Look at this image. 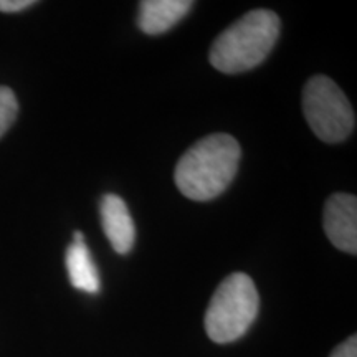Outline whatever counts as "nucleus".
I'll use <instances>...</instances> for the list:
<instances>
[{
    "label": "nucleus",
    "instance_id": "39448f33",
    "mask_svg": "<svg viewBox=\"0 0 357 357\" xmlns=\"http://www.w3.org/2000/svg\"><path fill=\"white\" fill-rule=\"evenodd\" d=\"M324 231L329 242L341 252L357 253V199L351 194L331 195L326 202Z\"/></svg>",
    "mask_w": 357,
    "mask_h": 357
},
{
    "label": "nucleus",
    "instance_id": "6e6552de",
    "mask_svg": "<svg viewBox=\"0 0 357 357\" xmlns=\"http://www.w3.org/2000/svg\"><path fill=\"white\" fill-rule=\"evenodd\" d=\"M66 270L71 284L77 289L86 293H98L101 289L100 276L84 242H73L66 250Z\"/></svg>",
    "mask_w": 357,
    "mask_h": 357
},
{
    "label": "nucleus",
    "instance_id": "423d86ee",
    "mask_svg": "<svg viewBox=\"0 0 357 357\" xmlns=\"http://www.w3.org/2000/svg\"><path fill=\"white\" fill-rule=\"evenodd\" d=\"M102 230L113 245L114 252L119 255H126L134 247L136 240V227L132 217L128 211V205L116 194H106L101 199L100 205Z\"/></svg>",
    "mask_w": 357,
    "mask_h": 357
},
{
    "label": "nucleus",
    "instance_id": "9b49d317",
    "mask_svg": "<svg viewBox=\"0 0 357 357\" xmlns=\"http://www.w3.org/2000/svg\"><path fill=\"white\" fill-rule=\"evenodd\" d=\"M33 0H0V12H20L33 6Z\"/></svg>",
    "mask_w": 357,
    "mask_h": 357
},
{
    "label": "nucleus",
    "instance_id": "f257e3e1",
    "mask_svg": "<svg viewBox=\"0 0 357 357\" xmlns=\"http://www.w3.org/2000/svg\"><path fill=\"white\" fill-rule=\"evenodd\" d=\"M240 155V144L229 134H212L195 142L176 166L178 192L195 202L215 199L234 181Z\"/></svg>",
    "mask_w": 357,
    "mask_h": 357
},
{
    "label": "nucleus",
    "instance_id": "1a4fd4ad",
    "mask_svg": "<svg viewBox=\"0 0 357 357\" xmlns=\"http://www.w3.org/2000/svg\"><path fill=\"white\" fill-rule=\"evenodd\" d=\"M19 113V102L13 91L7 86H0V137L6 134Z\"/></svg>",
    "mask_w": 357,
    "mask_h": 357
},
{
    "label": "nucleus",
    "instance_id": "9d476101",
    "mask_svg": "<svg viewBox=\"0 0 357 357\" xmlns=\"http://www.w3.org/2000/svg\"><path fill=\"white\" fill-rule=\"evenodd\" d=\"M331 357H357V337L356 334H352L351 337H347L342 344H339L336 349L333 351Z\"/></svg>",
    "mask_w": 357,
    "mask_h": 357
},
{
    "label": "nucleus",
    "instance_id": "0eeeda50",
    "mask_svg": "<svg viewBox=\"0 0 357 357\" xmlns=\"http://www.w3.org/2000/svg\"><path fill=\"white\" fill-rule=\"evenodd\" d=\"M194 6L189 0H144L139 3L137 25L146 35H159L178 24Z\"/></svg>",
    "mask_w": 357,
    "mask_h": 357
},
{
    "label": "nucleus",
    "instance_id": "f03ea898",
    "mask_svg": "<svg viewBox=\"0 0 357 357\" xmlns=\"http://www.w3.org/2000/svg\"><path fill=\"white\" fill-rule=\"evenodd\" d=\"M280 35L275 12L258 8L223 30L211 48V63L222 73H242L265 61Z\"/></svg>",
    "mask_w": 357,
    "mask_h": 357
},
{
    "label": "nucleus",
    "instance_id": "7ed1b4c3",
    "mask_svg": "<svg viewBox=\"0 0 357 357\" xmlns=\"http://www.w3.org/2000/svg\"><path fill=\"white\" fill-rule=\"evenodd\" d=\"M260 296L253 280L245 273H231L218 284L207 311L205 331L213 342L227 344L240 339L258 316Z\"/></svg>",
    "mask_w": 357,
    "mask_h": 357
},
{
    "label": "nucleus",
    "instance_id": "20e7f679",
    "mask_svg": "<svg viewBox=\"0 0 357 357\" xmlns=\"http://www.w3.org/2000/svg\"><path fill=\"white\" fill-rule=\"evenodd\" d=\"M303 111L312 132L324 142H341L356 124L354 109L331 78L312 77L303 89Z\"/></svg>",
    "mask_w": 357,
    "mask_h": 357
}]
</instances>
